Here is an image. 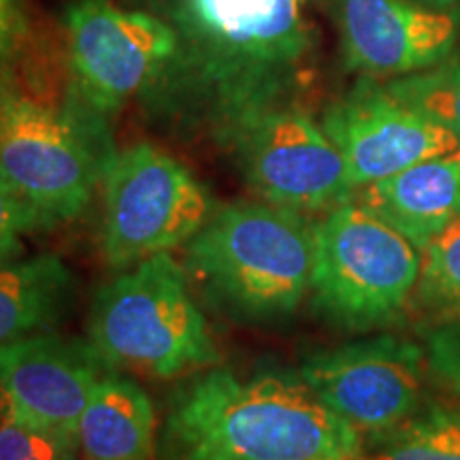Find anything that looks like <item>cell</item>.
<instances>
[{
  "mask_svg": "<svg viewBox=\"0 0 460 460\" xmlns=\"http://www.w3.org/2000/svg\"><path fill=\"white\" fill-rule=\"evenodd\" d=\"M365 437L301 376L211 367L175 390L160 430L163 460H362Z\"/></svg>",
  "mask_w": 460,
  "mask_h": 460,
  "instance_id": "obj_1",
  "label": "cell"
},
{
  "mask_svg": "<svg viewBox=\"0 0 460 460\" xmlns=\"http://www.w3.org/2000/svg\"><path fill=\"white\" fill-rule=\"evenodd\" d=\"M312 0H171L177 49L156 84L203 102L222 132L281 99L315 49Z\"/></svg>",
  "mask_w": 460,
  "mask_h": 460,
  "instance_id": "obj_2",
  "label": "cell"
},
{
  "mask_svg": "<svg viewBox=\"0 0 460 460\" xmlns=\"http://www.w3.org/2000/svg\"><path fill=\"white\" fill-rule=\"evenodd\" d=\"M190 273L234 318L269 322L295 314L312 286L314 226L261 200L216 209L186 243Z\"/></svg>",
  "mask_w": 460,
  "mask_h": 460,
  "instance_id": "obj_3",
  "label": "cell"
},
{
  "mask_svg": "<svg viewBox=\"0 0 460 460\" xmlns=\"http://www.w3.org/2000/svg\"><path fill=\"white\" fill-rule=\"evenodd\" d=\"M88 341L109 369L172 379L220 362L209 322L171 252L149 256L102 286Z\"/></svg>",
  "mask_w": 460,
  "mask_h": 460,
  "instance_id": "obj_4",
  "label": "cell"
},
{
  "mask_svg": "<svg viewBox=\"0 0 460 460\" xmlns=\"http://www.w3.org/2000/svg\"><path fill=\"white\" fill-rule=\"evenodd\" d=\"M420 250L360 203H343L314 226L315 309L343 331L394 324L411 303Z\"/></svg>",
  "mask_w": 460,
  "mask_h": 460,
  "instance_id": "obj_5",
  "label": "cell"
},
{
  "mask_svg": "<svg viewBox=\"0 0 460 460\" xmlns=\"http://www.w3.org/2000/svg\"><path fill=\"white\" fill-rule=\"evenodd\" d=\"M216 211L197 177L163 149L139 143L102 171L101 247L111 269L186 245Z\"/></svg>",
  "mask_w": 460,
  "mask_h": 460,
  "instance_id": "obj_6",
  "label": "cell"
},
{
  "mask_svg": "<svg viewBox=\"0 0 460 460\" xmlns=\"http://www.w3.org/2000/svg\"><path fill=\"white\" fill-rule=\"evenodd\" d=\"M0 172L49 226L88 209L102 164L84 128L0 66Z\"/></svg>",
  "mask_w": 460,
  "mask_h": 460,
  "instance_id": "obj_7",
  "label": "cell"
},
{
  "mask_svg": "<svg viewBox=\"0 0 460 460\" xmlns=\"http://www.w3.org/2000/svg\"><path fill=\"white\" fill-rule=\"evenodd\" d=\"M224 137L264 203L303 216L332 211L356 192L341 152L303 109L269 107L241 119Z\"/></svg>",
  "mask_w": 460,
  "mask_h": 460,
  "instance_id": "obj_8",
  "label": "cell"
},
{
  "mask_svg": "<svg viewBox=\"0 0 460 460\" xmlns=\"http://www.w3.org/2000/svg\"><path fill=\"white\" fill-rule=\"evenodd\" d=\"M424 371L420 345L379 335L309 356L298 376L362 437L377 439L427 410Z\"/></svg>",
  "mask_w": 460,
  "mask_h": 460,
  "instance_id": "obj_9",
  "label": "cell"
},
{
  "mask_svg": "<svg viewBox=\"0 0 460 460\" xmlns=\"http://www.w3.org/2000/svg\"><path fill=\"white\" fill-rule=\"evenodd\" d=\"M66 31L75 88L94 115L118 111L156 84L177 49L169 22L124 11L111 0H75Z\"/></svg>",
  "mask_w": 460,
  "mask_h": 460,
  "instance_id": "obj_10",
  "label": "cell"
},
{
  "mask_svg": "<svg viewBox=\"0 0 460 460\" xmlns=\"http://www.w3.org/2000/svg\"><path fill=\"white\" fill-rule=\"evenodd\" d=\"M354 190L460 147L454 132L402 102L376 77H360L322 115Z\"/></svg>",
  "mask_w": 460,
  "mask_h": 460,
  "instance_id": "obj_11",
  "label": "cell"
},
{
  "mask_svg": "<svg viewBox=\"0 0 460 460\" xmlns=\"http://www.w3.org/2000/svg\"><path fill=\"white\" fill-rule=\"evenodd\" d=\"M343 60L367 77H405L439 65L458 41L447 9L411 0H337Z\"/></svg>",
  "mask_w": 460,
  "mask_h": 460,
  "instance_id": "obj_12",
  "label": "cell"
},
{
  "mask_svg": "<svg viewBox=\"0 0 460 460\" xmlns=\"http://www.w3.org/2000/svg\"><path fill=\"white\" fill-rule=\"evenodd\" d=\"M107 369L90 341L54 331L0 345V386L28 416L71 439H77L85 402Z\"/></svg>",
  "mask_w": 460,
  "mask_h": 460,
  "instance_id": "obj_13",
  "label": "cell"
},
{
  "mask_svg": "<svg viewBox=\"0 0 460 460\" xmlns=\"http://www.w3.org/2000/svg\"><path fill=\"white\" fill-rule=\"evenodd\" d=\"M356 203L418 250L460 217V147L356 190Z\"/></svg>",
  "mask_w": 460,
  "mask_h": 460,
  "instance_id": "obj_14",
  "label": "cell"
},
{
  "mask_svg": "<svg viewBox=\"0 0 460 460\" xmlns=\"http://www.w3.org/2000/svg\"><path fill=\"white\" fill-rule=\"evenodd\" d=\"M82 460H156L158 413L139 382L107 369L92 388L77 427Z\"/></svg>",
  "mask_w": 460,
  "mask_h": 460,
  "instance_id": "obj_15",
  "label": "cell"
},
{
  "mask_svg": "<svg viewBox=\"0 0 460 460\" xmlns=\"http://www.w3.org/2000/svg\"><path fill=\"white\" fill-rule=\"evenodd\" d=\"M75 292L73 271L54 254L0 264V345L54 331L71 312Z\"/></svg>",
  "mask_w": 460,
  "mask_h": 460,
  "instance_id": "obj_16",
  "label": "cell"
},
{
  "mask_svg": "<svg viewBox=\"0 0 460 460\" xmlns=\"http://www.w3.org/2000/svg\"><path fill=\"white\" fill-rule=\"evenodd\" d=\"M411 307L433 324L460 318V217L420 250Z\"/></svg>",
  "mask_w": 460,
  "mask_h": 460,
  "instance_id": "obj_17",
  "label": "cell"
},
{
  "mask_svg": "<svg viewBox=\"0 0 460 460\" xmlns=\"http://www.w3.org/2000/svg\"><path fill=\"white\" fill-rule=\"evenodd\" d=\"M362 460H460V411L427 407L388 435Z\"/></svg>",
  "mask_w": 460,
  "mask_h": 460,
  "instance_id": "obj_18",
  "label": "cell"
},
{
  "mask_svg": "<svg viewBox=\"0 0 460 460\" xmlns=\"http://www.w3.org/2000/svg\"><path fill=\"white\" fill-rule=\"evenodd\" d=\"M402 102L435 119L460 139V60H447L405 77L386 82Z\"/></svg>",
  "mask_w": 460,
  "mask_h": 460,
  "instance_id": "obj_19",
  "label": "cell"
},
{
  "mask_svg": "<svg viewBox=\"0 0 460 460\" xmlns=\"http://www.w3.org/2000/svg\"><path fill=\"white\" fill-rule=\"evenodd\" d=\"M77 439L45 427L0 386V460H79Z\"/></svg>",
  "mask_w": 460,
  "mask_h": 460,
  "instance_id": "obj_20",
  "label": "cell"
},
{
  "mask_svg": "<svg viewBox=\"0 0 460 460\" xmlns=\"http://www.w3.org/2000/svg\"><path fill=\"white\" fill-rule=\"evenodd\" d=\"M49 228L45 217L0 172V264L24 252L26 234Z\"/></svg>",
  "mask_w": 460,
  "mask_h": 460,
  "instance_id": "obj_21",
  "label": "cell"
},
{
  "mask_svg": "<svg viewBox=\"0 0 460 460\" xmlns=\"http://www.w3.org/2000/svg\"><path fill=\"white\" fill-rule=\"evenodd\" d=\"M429 373L460 399V318L437 322L424 337Z\"/></svg>",
  "mask_w": 460,
  "mask_h": 460,
  "instance_id": "obj_22",
  "label": "cell"
},
{
  "mask_svg": "<svg viewBox=\"0 0 460 460\" xmlns=\"http://www.w3.org/2000/svg\"><path fill=\"white\" fill-rule=\"evenodd\" d=\"M31 24L22 0H0V66H11L28 45Z\"/></svg>",
  "mask_w": 460,
  "mask_h": 460,
  "instance_id": "obj_23",
  "label": "cell"
},
{
  "mask_svg": "<svg viewBox=\"0 0 460 460\" xmlns=\"http://www.w3.org/2000/svg\"><path fill=\"white\" fill-rule=\"evenodd\" d=\"M411 3H418L422 4V7H429V9H450L456 0H411Z\"/></svg>",
  "mask_w": 460,
  "mask_h": 460,
  "instance_id": "obj_24",
  "label": "cell"
}]
</instances>
